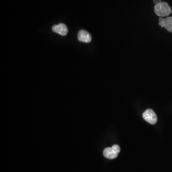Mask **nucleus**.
<instances>
[{
	"label": "nucleus",
	"mask_w": 172,
	"mask_h": 172,
	"mask_svg": "<svg viewBox=\"0 0 172 172\" xmlns=\"http://www.w3.org/2000/svg\"><path fill=\"white\" fill-rule=\"evenodd\" d=\"M162 2L161 0H154V2L155 5L156 4H159V3H161Z\"/></svg>",
	"instance_id": "nucleus-7"
},
{
	"label": "nucleus",
	"mask_w": 172,
	"mask_h": 172,
	"mask_svg": "<svg viewBox=\"0 0 172 172\" xmlns=\"http://www.w3.org/2000/svg\"><path fill=\"white\" fill-rule=\"evenodd\" d=\"M52 30L53 32L60 34L62 36H66L68 33V29L67 26L62 23L54 26Z\"/></svg>",
	"instance_id": "nucleus-5"
},
{
	"label": "nucleus",
	"mask_w": 172,
	"mask_h": 172,
	"mask_svg": "<svg viewBox=\"0 0 172 172\" xmlns=\"http://www.w3.org/2000/svg\"><path fill=\"white\" fill-rule=\"evenodd\" d=\"M78 40L84 43H89L91 41V36L87 31L81 30L79 31L78 35Z\"/></svg>",
	"instance_id": "nucleus-6"
},
{
	"label": "nucleus",
	"mask_w": 172,
	"mask_h": 172,
	"mask_svg": "<svg viewBox=\"0 0 172 172\" xmlns=\"http://www.w3.org/2000/svg\"><path fill=\"white\" fill-rule=\"evenodd\" d=\"M121 148L118 145H113L112 147L106 148L103 151V155L106 158L109 159H113L118 156Z\"/></svg>",
	"instance_id": "nucleus-2"
},
{
	"label": "nucleus",
	"mask_w": 172,
	"mask_h": 172,
	"mask_svg": "<svg viewBox=\"0 0 172 172\" xmlns=\"http://www.w3.org/2000/svg\"><path fill=\"white\" fill-rule=\"evenodd\" d=\"M155 12L157 16L164 17L169 16L172 13V9L166 2H161L155 7Z\"/></svg>",
	"instance_id": "nucleus-1"
},
{
	"label": "nucleus",
	"mask_w": 172,
	"mask_h": 172,
	"mask_svg": "<svg viewBox=\"0 0 172 172\" xmlns=\"http://www.w3.org/2000/svg\"><path fill=\"white\" fill-rule=\"evenodd\" d=\"M142 117L150 124H155L157 122V117L155 113L151 109H148L142 114Z\"/></svg>",
	"instance_id": "nucleus-3"
},
{
	"label": "nucleus",
	"mask_w": 172,
	"mask_h": 172,
	"mask_svg": "<svg viewBox=\"0 0 172 172\" xmlns=\"http://www.w3.org/2000/svg\"><path fill=\"white\" fill-rule=\"evenodd\" d=\"M159 25L162 27H165L167 31L172 32V17L164 19L160 17L159 19Z\"/></svg>",
	"instance_id": "nucleus-4"
}]
</instances>
